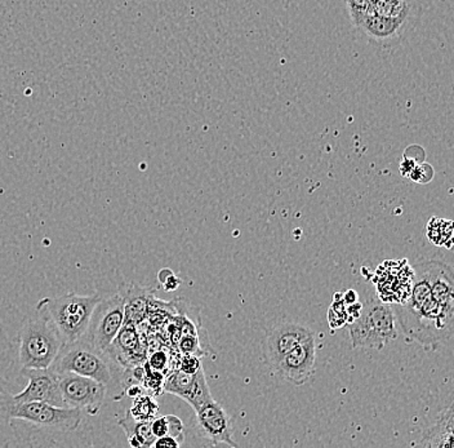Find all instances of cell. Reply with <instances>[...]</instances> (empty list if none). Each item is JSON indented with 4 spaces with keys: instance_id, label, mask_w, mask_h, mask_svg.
I'll return each instance as SVG.
<instances>
[{
    "instance_id": "obj_1",
    "label": "cell",
    "mask_w": 454,
    "mask_h": 448,
    "mask_svg": "<svg viewBox=\"0 0 454 448\" xmlns=\"http://www.w3.org/2000/svg\"><path fill=\"white\" fill-rule=\"evenodd\" d=\"M19 361L21 368H51L59 349L65 344L44 306L38 303L35 310L22 323L19 334Z\"/></svg>"
},
{
    "instance_id": "obj_2",
    "label": "cell",
    "mask_w": 454,
    "mask_h": 448,
    "mask_svg": "<svg viewBox=\"0 0 454 448\" xmlns=\"http://www.w3.org/2000/svg\"><path fill=\"white\" fill-rule=\"evenodd\" d=\"M114 365H118L107 351L96 348L82 336L75 342L62 345L51 370L56 373H74L90 377L109 387L114 379Z\"/></svg>"
},
{
    "instance_id": "obj_3",
    "label": "cell",
    "mask_w": 454,
    "mask_h": 448,
    "mask_svg": "<svg viewBox=\"0 0 454 448\" xmlns=\"http://www.w3.org/2000/svg\"><path fill=\"white\" fill-rule=\"evenodd\" d=\"M0 420H21L39 429L55 433H70L83 421L79 408L59 407L45 402L10 404L0 397Z\"/></svg>"
},
{
    "instance_id": "obj_4",
    "label": "cell",
    "mask_w": 454,
    "mask_h": 448,
    "mask_svg": "<svg viewBox=\"0 0 454 448\" xmlns=\"http://www.w3.org/2000/svg\"><path fill=\"white\" fill-rule=\"evenodd\" d=\"M396 317L393 306L381 300L369 299L363 305L360 316L348 326L353 348L382 350L387 342L397 337Z\"/></svg>"
},
{
    "instance_id": "obj_5",
    "label": "cell",
    "mask_w": 454,
    "mask_h": 448,
    "mask_svg": "<svg viewBox=\"0 0 454 448\" xmlns=\"http://www.w3.org/2000/svg\"><path fill=\"white\" fill-rule=\"evenodd\" d=\"M101 299V294L79 295L75 292L57 297H45L41 304L50 314L65 342L81 339L87 331L93 309Z\"/></svg>"
},
{
    "instance_id": "obj_6",
    "label": "cell",
    "mask_w": 454,
    "mask_h": 448,
    "mask_svg": "<svg viewBox=\"0 0 454 448\" xmlns=\"http://www.w3.org/2000/svg\"><path fill=\"white\" fill-rule=\"evenodd\" d=\"M126 320L124 296L118 294L101 296L90 317V325L83 336L90 344L107 351Z\"/></svg>"
},
{
    "instance_id": "obj_7",
    "label": "cell",
    "mask_w": 454,
    "mask_h": 448,
    "mask_svg": "<svg viewBox=\"0 0 454 448\" xmlns=\"http://www.w3.org/2000/svg\"><path fill=\"white\" fill-rule=\"evenodd\" d=\"M57 381L67 407L87 410L90 415L98 413L107 387L90 377L74 373H57Z\"/></svg>"
},
{
    "instance_id": "obj_8",
    "label": "cell",
    "mask_w": 454,
    "mask_h": 448,
    "mask_svg": "<svg viewBox=\"0 0 454 448\" xmlns=\"http://www.w3.org/2000/svg\"><path fill=\"white\" fill-rule=\"evenodd\" d=\"M21 375L27 377V385L21 393L11 394L0 391V397L10 404H24V402H45L67 407L59 391L57 373L51 368L34 370V368H21Z\"/></svg>"
},
{
    "instance_id": "obj_9",
    "label": "cell",
    "mask_w": 454,
    "mask_h": 448,
    "mask_svg": "<svg viewBox=\"0 0 454 448\" xmlns=\"http://www.w3.org/2000/svg\"><path fill=\"white\" fill-rule=\"evenodd\" d=\"M317 358V342L315 334L303 340L302 342L292 349L275 365L278 375L286 381L301 387L310 380L315 370Z\"/></svg>"
},
{
    "instance_id": "obj_10",
    "label": "cell",
    "mask_w": 454,
    "mask_h": 448,
    "mask_svg": "<svg viewBox=\"0 0 454 448\" xmlns=\"http://www.w3.org/2000/svg\"><path fill=\"white\" fill-rule=\"evenodd\" d=\"M163 391L180 397L192 405L194 411L213 399L203 367L195 373H184L178 368L173 370L164 380Z\"/></svg>"
},
{
    "instance_id": "obj_11",
    "label": "cell",
    "mask_w": 454,
    "mask_h": 448,
    "mask_svg": "<svg viewBox=\"0 0 454 448\" xmlns=\"http://www.w3.org/2000/svg\"><path fill=\"white\" fill-rule=\"evenodd\" d=\"M197 427L204 438L211 441L213 446L225 444L227 446L238 447L232 439V427L229 416L223 405L217 402L209 401L195 411Z\"/></svg>"
},
{
    "instance_id": "obj_12",
    "label": "cell",
    "mask_w": 454,
    "mask_h": 448,
    "mask_svg": "<svg viewBox=\"0 0 454 448\" xmlns=\"http://www.w3.org/2000/svg\"><path fill=\"white\" fill-rule=\"evenodd\" d=\"M312 334L310 328L297 323H284L272 328L263 342V354L269 365L274 368L288 351Z\"/></svg>"
},
{
    "instance_id": "obj_13",
    "label": "cell",
    "mask_w": 454,
    "mask_h": 448,
    "mask_svg": "<svg viewBox=\"0 0 454 448\" xmlns=\"http://www.w3.org/2000/svg\"><path fill=\"white\" fill-rule=\"evenodd\" d=\"M107 353L116 365H121L126 370L146 362V351L142 348L141 337L135 323L124 322L123 327L107 349Z\"/></svg>"
},
{
    "instance_id": "obj_14",
    "label": "cell",
    "mask_w": 454,
    "mask_h": 448,
    "mask_svg": "<svg viewBox=\"0 0 454 448\" xmlns=\"http://www.w3.org/2000/svg\"><path fill=\"white\" fill-rule=\"evenodd\" d=\"M453 404L439 413L435 421L422 433L419 446L433 448H453Z\"/></svg>"
},
{
    "instance_id": "obj_15",
    "label": "cell",
    "mask_w": 454,
    "mask_h": 448,
    "mask_svg": "<svg viewBox=\"0 0 454 448\" xmlns=\"http://www.w3.org/2000/svg\"><path fill=\"white\" fill-rule=\"evenodd\" d=\"M405 24L407 21L404 20L388 19L373 12L365 16L357 28L376 41H391L400 35Z\"/></svg>"
},
{
    "instance_id": "obj_16",
    "label": "cell",
    "mask_w": 454,
    "mask_h": 448,
    "mask_svg": "<svg viewBox=\"0 0 454 448\" xmlns=\"http://www.w3.org/2000/svg\"><path fill=\"white\" fill-rule=\"evenodd\" d=\"M123 432L126 433L128 444L132 447H153L155 436L152 430V421L147 420H135L129 413L118 420Z\"/></svg>"
},
{
    "instance_id": "obj_17",
    "label": "cell",
    "mask_w": 454,
    "mask_h": 448,
    "mask_svg": "<svg viewBox=\"0 0 454 448\" xmlns=\"http://www.w3.org/2000/svg\"><path fill=\"white\" fill-rule=\"evenodd\" d=\"M124 296V322L138 323L144 319L149 304V294L138 286L130 285L127 291L121 292Z\"/></svg>"
},
{
    "instance_id": "obj_18",
    "label": "cell",
    "mask_w": 454,
    "mask_h": 448,
    "mask_svg": "<svg viewBox=\"0 0 454 448\" xmlns=\"http://www.w3.org/2000/svg\"><path fill=\"white\" fill-rule=\"evenodd\" d=\"M152 430L155 438L170 436L177 438L183 444L184 439V428L183 421L175 415L159 416L152 420Z\"/></svg>"
},
{
    "instance_id": "obj_19",
    "label": "cell",
    "mask_w": 454,
    "mask_h": 448,
    "mask_svg": "<svg viewBox=\"0 0 454 448\" xmlns=\"http://www.w3.org/2000/svg\"><path fill=\"white\" fill-rule=\"evenodd\" d=\"M159 413V405L156 404L154 396L149 394H140L133 398L132 407L128 410V413L135 420H147L152 421L156 418Z\"/></svg>"
},
{
    "instance_id": "obj_20",
    "label": "cell",
    "mask_w": 454,
    "mask_h": 448,
    "mask_svg": "<svg viewBox=\"0 0 454 448\" xmlns=\"http://www.w3.org/2000/svg\"><path fill=\"white\" fill-rule=\"evenodd\" d=\"M345 3L355 27H357L359 22L369 13L374 12L372 0H345Z\"/></svg>"
},
{
    "instance_id": "obj_21",
    "label": "cell",
    "mask_w": 454,
    "mask_h": 448,
    "mask_svg": "<svg viewBox=\"0 0 454 448\" xmlns=\"http://www.w3.org/2000/svg\"><path fill=\"white\" fill-rule=\"evenodd\" d=\"M144 367L145 376L142 384L145 385V388H146V389L152 390L154 396H158V394L163 393L164 373H159V371L152 370L146 362L144 363Z\"/></svg>"
},
{
    "instance_id": "obj_22",
    "label": "cell",
    "mask_w": 454,
    "mask_h": 448,
    "mask_svg": "<svg viewBox=\"0 0 454 448\" xmlns=\"http://www.w3.org/2000/svg\"><path fill=\"white\" fill-rule=\"evenodd\" d=\"M178 350L183 354H192V356L197 357L206 354V351L201 349L198 334H183L178 342Z\"/></svg>"
},
{
    "instance_id": "obj_23",
    "label": "cell",
    "mask_w": 454,
    "mask_h": 448,
    "mask_svg": "<svg viewBox=\"0 0 454 448\" xmlns=\"http://www.w3.org/2000/svg\"><path fill=\"white\" fill-rule=\"evenodd\" d=\"M159 282L167 292L176 291L181 286V279L170 269H163L158 274Z\"/></svg>"
},
{
    "instance_id": "obj_24",
    "label": "cell",
    "mask_w": 454,
    "mask_h": 448,
    "mask_svg": "<svg viewBox=\"0 0 454 448\" xmlns=\"http://www.w3.org/2000/svg\"><path fill=\"white\" fill-rule=\"evenodd\" d=\"M146 363L152 370L164 373H166L167 368H168V356H167L163 350H158L150 356V358L147 359Z\"/></svg>"
},
{
    "instance_id": "obj_25",
    "label": "cell",
    "mask_w": 454,
    "mask_h": 448,
    "mask_svg": "<svg viewBox=\"0 0 454 448\" xmlns=\"http://www.w3.org/2000/svg\"><path fill=\"white\" fill-rule=\"evenodd\" d=\"M201 368V363L199 361L197 356H192V354H184L181 358L180 365L178 370L183 371L184 373H198Z\"/></svg>"
},
{
    "instance_id": "obj_26",
    "label": "cell",
    "mask_w": 454,
    "mask_h": 448,
    "mask_svg": "<svg viewBox=\"0 0 454 448\" xmlns=\"http://www.w3.org/2000/svg\"><path fill=\"white\" fill-rule=\"evenodd\" d=\"M181 442L175 436H164L160 438H156L153 447L154 448H178L181 446Z\"/></svg>"
},
{
    "instance_id": "obj_27",
    "label": "cell",
    "mask_w": 454,
    "mask_h": 448,
    "mask_svg": "<svg viewBox=\"0 0 454 448\" xmlns=\"http://www.w3.org/2000/svg\"><path fill=\"white\" fill-rule=\"evenodd\" d=\"M357 300V295L355 291H348L345 294V296H343V302L346 303L348 305L354 304V303H356Z\"/></svg>"
},
{
    "instance_id": "obj_28",
    "label": "cell",
    "mask_w": 454,
    "mask_h": 448,
    "mask_svg": "<svg viewBox=\"0 0 454 448\" xmlns=\"http://www.w3.org/2000/svg\"><path fill=\"white\" fill-rule=\"evenodd\" d=\"M377 2V0H372V3Z\"/></svg>"
}]
</instances>
